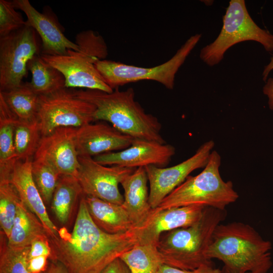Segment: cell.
<instances>
[{
	"label": "cell",
	"mask_w": 273,
	"mask_h": 273,
	"mask_svg": "<svg viewBox=\"0 0 273 273\" xmlns=\"http://www.w3.org/2000/svg\"><path fill=\"white\" fill-rule=\"evenodd\" d=\"M100 273H130L125 263L118 257L108 264Z\"/></svg>",
	"instance_id": "d590c367"
},
{
	"label": "cell",
	"mask_w": 273,
	"mask_h": 273,
	"mask_svg": "<svg viewBox=\"0 0 273 273\" xmlns=\"http://www.w3.org/2000/svg\"><path fill=\"white\" fill-rule=\"evenodd\" d=\"M74 92L96 107L95 121L109 122L121 133L134 139L166 143L161 134V124L135 100L133 88L124 90L116 88L111 93L88 89Z\"/></svg>",
	"instance_id": "3957f363"
},
{
	"label": "cell",
	"mask_w": 273,
	"mask_h": 273,
	"mask_svg": "<svg viewBox=\"0 0 273 273\" xmlns=\"http://www.w3.org/2000/svg\"><path fill=\"white\" fill-rule=\"evenodd\" d=\"M214 146V142L208 141L202 144L190 158L173 166L145 167L150 185L149 202L153 209L157 208L163 200L181 185L192 171L205 167Z\"/></svg>",
	"instance_id": "8fae6325"
},
{
	"label": "cell",
	"mask_w": 273,
	"mask_h": 273,
	"mask_svg": "<svg viewBox=\"0 0 273 273\" xmlns=\"http://www.w3.org/2000/svg\"><path fill=\"white\" fill-rule=\"evenodd\" d=\"M43 273H46V271H45V272H43Z\"/></svg>",
	"instance_id": "74e56055"
},
{
	"label": "cell",
	"mask_w": 273,
	"mask_h": 273,
	"mask_svg": "<svg viewBox=\"0 0 273 273\" xmlns=\"http://www.w3.org/2000/svg\"><path fill=\"white\" fill-rule=\"evenodd\" d=\"M42 137L38 119L20 121L14 128V146L18 161L33 160Z\"/></svg>",
	"instance_id": "4316f807"
},
{
	"label": "cell",
	"mask_w": 273,
	"mask_h": 273,
	"mask_svg": "<svg viewBox=\"0 0 273 273\" xmlns=\"http://www.w3.org/2000/svg\"><path fill=\"white\" fill-rule=\"evenodd\" d=\"M119 258L128 267L130 273H157L164 264L157 246L135 244L122 253Z\"/></svg>",
	"instance_id": "484cf974"
},
{
	"label": "cell",
	"mask_w": 273,
	"mask_h": 273,
	"mask_svg": "<svg viewBox=\"0 0 273 273\" xmlns=\"http://www.w3.org/2000/svg\"><path fill=\"white\" fill-rule=\"evenodd\" d=\"M221 31L216 39L203 47L201 60L209 66L218 64L226 51L234 45L252 40L260 43L272 53L273 34L262 29L250 16L244 0H231L223 16Z\"/></svg>",
	"instance_id": "8992f818"
},
{
	"label": "cell",
	"mask_w": 273,
	"mask_h": 273,
	"mask_svg": "<svg viewBox=\"0 0 273 273\" xmlns=\"http://www.w3.org/2000/svg\"><path fill=\"white\" fill-rule=\"evenodd\" d=\"M157 273H221V270L212 264L204 265L193 270H185L163 264Z\"/></svg>",
	"instance_id": "836d02e7"
},
{
	"label": "cell",
	"mask_w": 273,
	"mask_h": 273,
	"mask_svg": "<svg viewBox=\"0 0 273 273\" xmlns=\"http://www.w3.org/2000/svg\"><path fill=\"white\" fill-rule=\"evenodd\" d=\"M0 96L19 120L37 119L39 96L32 90L28 82L11 90L0 92Z\"/></svg>",
	"instance_id": "d4e9b609"
},
{
	"label": "cell",
	"mask_w": 273,
	"mask_h": 273,
	"mask_svg": "<svg viewBox=\"0 0 273 273\" xmlns=\"http://www.w3.org/2000/svg\"><path fill=\"white\" fill-rule=\"evenodd\" d=\"M46 273H69L67 268L61 262L58 261H52Z\"/></svg>",
	"instance_id": "8d00e7d4"
},
{
	"label": "cell",
	"mask_w": 273,
	"mask_h": 273,
	"mask_svg": "<svg viewBox=\"0 0 273 273\" xmlns=\"http://www.w3.org/2000/svg\"><path fill=\"white\" fill-rule=\"evenodd\" d=\"M32 161H17L12 172L10 181L17 189L22 202L41 222L50 238L56 237L59 229L51 220L46 204L34 181Z\"/></svg>",
	"instance_id": "ac0fdd59"
},
{
	"label": "cell",
	"mask_w": 273,
	"mask_h": 273,
	"mask_svg": "<svg viewBox=\"0 0 273 273\" xmlns=\"http://www.w3.org/2000/svg\"><path fill=\"white\" fill-rule=\"evenodd\" d=\"M205 207L194 205L152 209L146 220L139 227H135L138 230L137 244L157 246L162 234L191 226L199 221Z\"/></svg>",
	"instance_id": "5bb4252c"
},
{
	"label": "cell",
	"mask_w": 273,
	"mask_h": 273,
	"mask_svg": "<svg viewBox=\"0 0 273 273\" xmlns=\"http://www.w3.org/2000/svg\"><path fill=\"white\" fill-rule=\"evenodd\" d=\"M148 176L145 167L136 168L120 183L124 190L122 206L134 227H139L150 215Z\"/></svg>",
	"instance_id": "d6986e66"
},
{
	"label": "cell",
	"mask_w": 273,
	"mask_h": 273,
	"mask_svg": "<svg viewBox=\"0 0 273 273\" xmlns=\"http://www.w3.org/2000/svg\"><path fill=\"white\" fill-rule=\"evenodd\" d=\"M134 139L121 133L112 125L98 122L77 128L75 142L79 156L93 157L124 150L131 145Z\"/></svg>",
	"instance_id": "2e32d148"
},
{
	"label": "cell",
	"mask_w": 273,
	"mask_h": 273,
	"mask_svg": "<svg viewBox=\"0 0 273 273\" xmlns=\"http://www.w3.org/2000/svg\"><path fill=\"white\" fill-rule=\"evenodd\" d=\"M30 246L13 248L8 244V238L0 232V273H30L27 256Z\"/></svg>",
	"instance_id": "f1b7e54d"
},
{
	"label": "cell",
	"mask_w": 273,
	"mask_h": 273,
	"mask_svg": "<svg viewBox=\"0 0 273 273\" xmlns=\"http://www.w3.org/2000/svg\"><path fill=\"white\" fill-rule=\"evenodd\" d=\"M83 195L76 177L64 175L60 176L51 205L53 212L60 223L65 224L68 221L76 202Z\"/></svg>",
	"instance_id": "603a6c76"
},
{
	"label": "cell",
	"mask_w": 273,
	"mask_h": 273,
	"mask_svg": "<svg viewBox=\"0 0 273 273\" xmlns=\"http://www.w3.org/2000/svg\"><path fill=\"white\" fill-rule=\"evenodd\" d=\"M78 52L99 60L108 56V48L101 35L92 30L82 31L75 36Z\"/></svg>",
	"instance_id": "4dcf8cb0"
},
{
	"label": "cell",
	"mask_w": 273,
	"mask_h": 273,
	"mask_svg": "<svg viewBox=\"0 0 273 273\" xmlns=\"http://www.w3.org/2000/svg\"><path fill=\"white\" fill-rule=\"evenodd\" d=\"M52 261L63 264L69 273H100L108 264L138 243V230L111 234L93 220L84 195L71 232L62 228L50 238Z\"/></svg>",
	"instance_id": "6da1fadb"
},
{
	"label": "cell",
	"mask_w": 273,
	"mask_h": 273,
	"mask_svg": "<svg viewBox=\"0 0 273 273\" xmlns=\"http://www.w3.org/2000/svg\"><path fill=\"white\" fill-rule=\"evenodd\" d=\"M36 32L27 24L0 37V92L20 86L27 74L28 64L39 54Z\"/></svg>",
	"instance_id": "9c48e42d"
},
{
	"label": "cell",
	"mask_w": 273,
	"mask_h": 273,
	"mask_svg": "<svg viewBox=\"0 0 273 273\" xmlns=\"http://www.w3.org/2000/svg\"><path fill=\"white\" fill-rule=\"evenodd\" d=\"M28 69L32 74L31 80L28 84L38 96L48 95L66 87L64 75L44 61L40 54L35 56L29 62Z\"/></svg>",
	"instance_id": "cb8c5ba5"
},
{
	"label": "cell",
	"mask_w": 273,
	"mask_h": 273,
	"mask_svg": "<svg viewBox=\"0 0 273 273\" xmlns=\"http://www.w3.org/2000/svg\"><path fill=\"white\" fill-rule=\"evenodd\" d=\"M16 9L22 11L27 18L26 23L33 28L41 39V54L66 55L67 50L78 52V46L68 39L56 23L47 15L35 9L28 0H14Z\"/></svg>",
	"instance_id": "e0dca14e"
},
{
	"label": "cell",
	"mask_w": 273,
	"mask_h": 273,
	"mask_svg": "<svg viewBox=\"0 0 273 273\" xmlns=\"http://www.w3.org/2000/svg\"><path fill=\"white\" fill-rule=\"evenodd\" d=\"M226 216V210L205 207L195 223L162 234L157 247L164 264L185 270L212 264L207 251L215 229Z\"/></svg>",
	"instance_id": "277c9868"
},
{
	"label": "cell",
	"mask_w": 273,
	"mask_h": 273,
	"mask_svg": "<svg viewBox=\"0 0 273 273\" xmlns=\"http://www.w3.org/2000/svg\"><path fill=\"white\" fill-rule=\"evenodd\" d=\"M44 236L49 235L41 222L22 201L20 202L8 238V245L13 248L29 247L34 240Z\"/></svg>",
	"instance_id": "44dd1931"
},
{
	"label": "cell",
	"mask_w": 273,
	"mask_h": 273,
	"mask_svg": "<svg viewBox=\"0 0 273 273\" xmlns=\"http://www.w3.org/2000/svg\"><path fill=\"white\" fill-rule=\"evenodd\" d=\"M84 197L93 220L103 231L116 234L135 228L122 205L92 197Z\"/></svg>",
	"instance_id": "ffe728a7"
},
{
	"label": "cell",
	"mask_w": 273,
	"mask_h": 273,
	"mask_svg": "<svg viewBox=\"0 0 273 273\" xmlns=\"http://www.w3.org/2000/svg\"><path fill=\"white\" fill-rule=\"evenodd\" d=\"M220 163L218 153L212 151L203 170L196 176L189 175L156 209L199 205L226 210L228 205L236 201L239 195L234 190L232 182L225 181L221 178Z\"/></svg>",
	"instance_id": "5b68a950"
},
{
	"label": "cell",
	"mask_w": 273,
	"mask_h": 273,
	"mask_svg": "<svg viewBox=\"0 0 273 273\" xmlns=\"http://www.w3.org/2000/svg\"><path fill=\"white\" fill-rule=\"evenodd\" d=\"M77 128L61 127L42 136L33 158L45 159L61 175L77 178L80 167L75 142Z\"/></svg>",
	"instance_id": "9a60e30c"
},
{
	"label": "cell",
	"mask_w": 273,
	"mask_h": 273,
	"mask_svg": "<svg viewBox=\"0 0 273 273\" xmlns=\"http://www.w3.org/2000/svg\"><path fill=\"white\" fill-rule=\"evenodd\" d=\"M175 154V148L167 144L134 139L128 148L118 152H111L93 157L103 165H117L136 168L148 165L165 167Z\"/></svg>",
	"instance_id": "7c38bea8"
},
{
	"label": "cell",
	"mask_w": 273,
	"mask_h": 273,
	"mask_svg": "<svg viewBox=\"0 0 273 273\" xmlns=\"http://www.w3.org/2000/svg\"><path fill=\"white\" fill-rule=\"evenodd\" d=\"M21 201L19 193L11 181L0 182V225L7 238L14 223L17 206Z\"/></svg>",
	"instance_id": "f546056e"
},
{
	"label": "cell",
	"mask_w": 273,
	"mask_h": 273,
	"mask_svg": "<svg viewBox=\"0 0 273 273\" xmlns=\"http://www.w3.org/2000/svg\"><path fill=\"white\" fill-rule=\"evenodd\" d=\"M46 256H40L33 258L27 257V266L30 273H43L48 268V260Z\"/></svg>",
	"instance_id": "e575fe53"
},
{
	"label": "cell",
	"mask_w": 273,
	"mask_h": 273,
	"mask_svg": "<svg viewBox=\"0 0 273 273\" xmlns=\"http://www.w3.org/2000/svg\"><path fill=\"white\" fill-rule=\"evenodd\" d=\"M47 63L60 71L65 79L67 88L80 87L111 93L113 89L105 81L97 69V59L68 50L66 55L50 56L40 54Z\"/></svg>",
	"instance_id": "4fadbf2b"
},
{
	"label": "cell",
	"mask_w": 273,
	"mask_h": 273,
	"mask_svg": "<svg viewBox=\"0 0 273 273\" xmlns=\"http://www.w3.org/2000/svg\"><path fill=\"white\" fill-rule=\"evenodd\" d=\"M96 107L79 98L74 89L64 87L39 96L37 119L42 136L58 128H79L95 121Z\"/></svg>",
	"instance_id": "ba28073f"
},
{
	"label": "cell",
	"mask_w": 273,
	"mask_h": 273,
	"mask_svg": "<svg viewBox=\"0 0 273 273\" xmlns=\"http://www.w3.org/2000/svg\"><path fill=\"white\" fill-rule=\"evenodd\" d=\"M271 243L251 225L241 222L219 224L207 251L221 261V273H267L271 266Z\"/></svg>",
	"instance_id": "7a4b0ae2"
},
{
	"label": "cell",
	"mask_w": 273,
	"mask_h": 273,
	"mask_svg": "<svg viewBox=\"0 0 273 273\" xmlns=\"http://www.w3.org/2000/svg\"><path fill=\"white\" fill-rule=\"evenodd\" d=\"M12 1H0V37L6 36L26 25Z\"/></svg>",
	"instance_id": "1f68e13d"
},
{
	"label": "cell",
	"mask_w": 273,
	"mask_h": 273,
	"mask_svg": "<svg viewBox=\"0 0 273 273\" xmlns=\"http://www.w3.org/2000/svg\"><path fill=\"white\" fill-rule=\"evenodd\" d=\"M78 159L80 167L77 178L83 195L122 205L124 198L118 185L136 168L117 165L107 167L89 156H79Z\"/></svg>",
	"instance_id": "30bf717a"
},
{
	"label": "cell",
	"mask_w": 273,
	"mask_h": 273,
	"mask_svg": "<svg viewBox=\"0 0 273 273\" xmlns=\"http://www.w3.org/2000/svg\"><path fill=\"white\" fill-rule=\"evenodd\" d=\"M271 53L270 62L264 66L262 76L263 80L265 82L262 92L268 98L269 108L273 110V48Z\"/></svg>",
	"instance_id": "d6a6232c"
},
{
	"label": "cell",
	"mask_w": 273,
	"mask_h": 273,
	"mask_svg": "<svg viewBox=\"0 0 273 273\" xmlns=\"http://www.w3.org/2000/svg\"><path fill=\"white\" fill-rule=\"evenodd\" d=\"M31 171L34 181L44 204H51L61 175L50 162L41 158L33 159Z\"/></svg>",
	"instance_id": "83f0119b"
},
{
	"label": "cell",
	"mask_w": 273,
	"mask_h": 273,
	"mask_svg": "<svg viewBox=\"0 0 273 273\" xmlns=\"http://www.w3.org/2000/svg\"><path fill=\"white\" fill-rule=\"evenodd\" d=\"M201 34L192 35L167 61L152 67H142L111 60H99L95 63L105 82L112 89L143 80H154L172 89L176 73L197 45Z\"/></svg>",
	"instance_id": "52a82bcc"
},
{
	"label": "cell",
	"mask_w": 273,
	"mask_h": 273,
	"mask_svg": "<svg viewBox=\"0 0 273 273\" xmlns=\"http://www.w3.org/2000/svg\"><path fill=\"white\" fill-rule=\"evenodd\" d=\"M16 119L0 96V182L10 181L18 161L14 146Z\"/></svg>",
	"instance_id": "7402d4cb"
}]
</instances>
